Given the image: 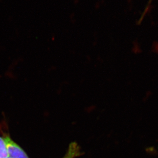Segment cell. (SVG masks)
<instances>
[{
  "label": "cell",
  "mask_w": 158,
  "mask_h": 158,
  "mask_svg": "<svg viewBox=\"0 0 158 158\" xmlns=\"http://www.w3.org/2000/svg\"><path fill=\"white\" fill-rule=\"evenodd\" d=\"M3 138L6 144L8 157L11 158H29L24 149L9 136L5 134Z\"/></svg>",
  "instance_id": "1"
},
{
  "label": "cell",
  "mask_w": 158,
  "mask_h": 158,
  "mask_svg": "<svg viewBox=\"0 0 158 158\" xmlns=\"http://www.w3.org/2000/svg\"><path fill=\"white\" fill-rule=\"evenodd\" d=\"M81 155L80 147L75 142H71L69 144L67 152L63 158H75Z\"/></svg>",
  "instance_id": "2"
},
{
  "label": "cell",
  "mask_w": 158,
  "mask_h": 158,
  "mask_svg": "<svg viewBox=\"0 0 158 158\" xmlns=\"http://www.w3.org/2000/svg\"><path fill=\"white\" fill-rule=\"evenodd\" d=\"M8 157L6 144L3 138L0 137V158H6Z\"/></svg>",
  "instance_id": "3"
},
{
  "label": "cell",
  "mask_w": 158,
  "mask_h": 158,
  "mask_svg": "<svg viewBox=\"0 0 158 158\" xmlns=\"http://www.w3.org/2000/svg\"><path fill=\"white\" fill-rule=\"evenodd\" d=\"M10 158V157H7V158Z\"/></svg>",
  "instance_id": "4"
}]
</instances>
